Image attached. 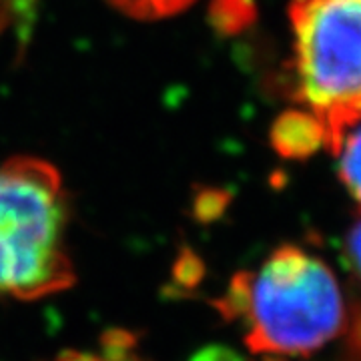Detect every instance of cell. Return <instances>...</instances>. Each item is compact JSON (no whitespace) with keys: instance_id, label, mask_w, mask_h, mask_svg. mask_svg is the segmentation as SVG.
<instances>
[{"instance_id":"2","label":"cell","mask_w":361,"mask_h":361,"mask_svg":"<svg viewBox=\"0 0 361 361\" xmlns=\"http://www.w3.org/2000/svg\"><path fill=\"white\" fill-rule=\"evenodd\" d=\"M59 173L40 159L0 163V297L39 299L75 281Z\"/></svg>"},{"instance_id":"10","label":"cell","mask_w":361,"mask_h":361,"mask_svg":"<svg viewBox=\"0 0 361 361\" xmlns=\"http://www.w3.org/2000/svg\"><path fill=\"white\" fill-rule=\"evenodd\" d=\"M193 361H243L233 349L227 348H207L199 351Z\"/></svg>"},{"instance_id":"1","label":"cell","mask_w":361,"mask_h":361,"mask_svg":"<svg viewBox=\"0 0 361 361\" xmlns=\"http://www.w3.org/2000/svg\"><path fill=\"white\" fill-rule=\"evenodd\" d=\"M225 313L245 317L249 348L275 355L311 353L345 325L336 275L295 245L275 249L255 273H241L225 297Z\"/></svg>"},{"instance_id":"4","label":"cell","mask_w":361,"mask_h":361,"mask_svg":"<svg viewBox=\"0 0 361 361\" xmlns=\"http://www.w3.org/2000/svg\"><path fill=\"white\" fill-rule=\"evenodd\" d=\"M273 142L285 157H310L325 147V137L322 127L307 113L293 109L277 121Z\"/></svg>"},{"instance_id":"9","label":"cell","mask_w":361,"mask_h":361,"mask_svg":"<svg viewBox=\"0 0 361 361\" xmlns=\"http://www.w3.org/2000/svg\"><path fill=\"white\" fill-rule=\"evenodd\" d=\"M349 360L361 361V305L353 313L349 327Z\"/></svg>"},{"instance_id":"6","label":"cell","mask_w":361,"mask_h":361,"mask_svg":"<svg viewBox=\"0 0 361 361\" xmlns=\"http://www.w3.org/2000/svg\"><path fill=\"white\" fill-rule=\"evenodd\" d=\"M125 13L139 18H163L187 8L193 0H111Z\"/></svg>"},{"instance_id":"7","label":"cell","mask_w":361,"mask_h":361,"mask_svg":"<svg viewBox=\"0 0 361 361\" xmlns=\"http://www.w3.org/2000/svg\"><path fill=\"white\" fill-rule=\"evenodd\" d=\"M52 361H130V355L129 345H123V348L113 345V348H106L103 355L89 353V351H66Z\"/></svg>"},{"instance_id":"8","label":"cell","mask_w":361,"mask_h":361,"mask_svg":"<svg viewBox=\"0 0 361 361\" xmlns=\"http://www.w3.org/2000/svg\"><path fill=\"white\" fill-rule=\"evenodd\" d=\"M348 255L355 273L361 277V217L348 233Z\"/></svg>"},{"instance_id":"5","label":"cell","mask_w":361,"mask_h":361,"mask_svg":"<svg viewBox=\"0 0 361 361\" xmlns=\"http://www.w3.org/2000/svg\"><path fill=\"white\" fill-rule=\"evenodd\" d=\"M337 155V175L345 185L353 201L361 207V123L348 130L339 142Z\"/></svg>"},{"instance_id":"11","label":"cell","mask_w":361,"mask_h":361,"mask_svg":"<svg viewBox=\"0 0 361 361\" xmlns=\"http://www.w3.org/2000/svg\"><path fill=\"white\" fill-rule=\"evenodd\" d=\"M14 14L18 18V28H26L30 18H32V8H35V0H11Z\"/></svg>"},{"instance_id":"3","label":"cell","mask_w":361,"mask_h":361,"mask_svg":"<svg viewBox=\"0 0 361 361\" xmlns=\"http://www.w3.org/2000/svg\"><path fill=\"white\" fill-rule=\"evenodd\" d=\"M289 25L293 99L336 155L361 123V0H291Z\"/></svg>"}]
</instances>
